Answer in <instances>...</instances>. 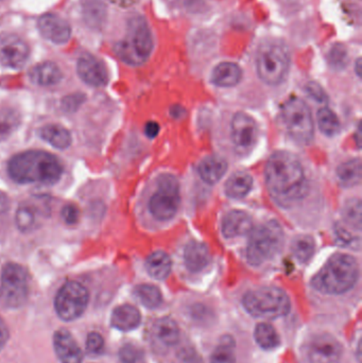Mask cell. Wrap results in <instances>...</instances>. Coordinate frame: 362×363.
Wrapping results in <instances>:
<instances>
[{
	"label": "cell",
	"mask_w": 362,
	"mask_h": 363,
	"mask_svg": "<svg viewBox=\"0 0 362 363\" xmlns=\"http://www.w3.org/2000/svg\"><path fill=\"white\" fill-rule=\"evenodd\" d=\"M253 179L247 172H238L234 174L225 184V194L233 199L246 196L250 192Z\"/></svg>",
	"instance_id": "83f0119b"
},
{
	"label": "cell",
	"mask_w": 362,
	"mask_h": 363,
	"mask_svg": "<svg viewBox=\"0 0 362 363\" xmlns=\"http://www.w3.org/2000/svg\"><path fill=\"white\" fill-rule=\"evenodd\" d=\"M82 96H68V97L65 98V100H64V108H65L66 111H68V112H70V111L77 110V108H78V106H80L81 104H82Z\"/></svg>",
	"instance_id": "ee69618b"
},
{
	"label": "cell",
	"mask_w": 362,
	"mask_h": 363,
	"mask_svg": "<svg viewBox=\"0 0 362 363\" xmlns=\"http://www.w3.org/2000/svg\"><path fill=\"white\" fill-rule=\"evenodd\" d=\"M329 62L333 67L337 69L346 67L348 63V52L342 45H336L329 53Z\"/></svg>",
	"instance_id": "ab89813d"
},
{
	"label": "cell",
	"mask_w": 362,
	"mask_h": 363,
	"mask_svg": "<svg viewBox=\"0 0 362 363\" xmlns=\"http://www.w3.org/2000/svg\"><path fill=\"white\" fill-rule=\"evenodd\" d=\"M266 184L274 202L290 208L308 194V182L301 162L293 153H273L266 165Z\"/></svg>",
	"instance_id": "6da1fadb"
},
{
	"label": "cell",
	"mask_w": 362,
	"mask_h": 363,
	"mask_svg": "<svg viewBox=\"0 0 362 363\" xmlns=\"http://www.w3.org/2000/svg\"><path fill=\"white\" fill-rule=\"evenodd\" d=\"M29 47L16 35L4 36L0 40V63L6 67L21 68L29 57Z\"/></svg>",
	"instance_id": "5bb4252c"
},
{
	"label": "cell",
	"mask_w": 362,
	"mask_h": 363,
	"mask_svg": "<svg viewBox=\"0 0 362 363\" xmlns=\"http://www.w3.org/2000/svg\"><path fill=\"white\" fill-rule=\"evenodd\" d=\"M104 349L103 337L98 333H91L86 339V352L91 356H99Z\"/></svg>",
	"instance_id": "60d3db41"
},
{
	"label": "cell",
	"mask_w": 362,
	"mask_h": 363,
	"mask_svg": "<svg viewBox=\"0 0 362 363\" xmlns=\"http://www.w3.org/2000/svg\"><path fill=\"white\" fill-rule=\"evenodd\" d=\"M152 50V33L146 19L140 15L131 17L127 35L117 43L115 52L128 65L140 66L149 59Z\"/></svg>",
	"instance_id": "277c9868"
},
{
	"label": "cell",
	"mask_w": 362,
	"mask_h": 363,
	"mask_svg": "<svg viewBox=\"0 0 362 363\" xmlns=\"http://www.w3.org/2000/svg\"><path fill=\"white\" fill-rule=\"evenodd\" d=\"M242 72L239 66L231 62H223L213 70L212 81L217 86L232 87L242 80Z\"/></svg>",
	"instance_id": "d4e9b609"
},
{
	"label": "cell",
	"mask_w": 362,
	"mask_h": 363,
	"mask_svg": "<svg viewBox=\"0 0 362 363\" xmlns=\"http://www.w3.org/2000/svg\"><path fill=\"white\" fill-rule=\"evenodd\" d=\"M8 174L19 184L55 185L61 179L63 166L57 157L45 151H26L9 162Z\"/></svg>",
	"instance_id": "7a4b0ae2"
},
{
	"label": "cell",
	"mask_w": 362,
	"mask_h": 363,
	"mask_svg": "<svg viewBox=\"0 0 362 363\" xmlns=\"http://www.w3.org/2000/svg\"><path fill=\"white\" fill-rule=\"evenodd\" d=\"M77 72L81 80L89 86L102 87L108 82L106 66L94 55H82L77 64Z\"/></svg>",
	"instance_id": "9a60e30c"
},
{
	"label": "cell",
	"mask_w": 362,
	"mask_h": 363,
	"mask_svg": "<svg viewBox=\"0 0 362 363\" xmlns=\"http://www.w3.org/2000/svg\"><path fill=\"white\" fill-rule=\"evenodd\" d=\"M55 355L61 363H82L83 352L72 334L59 330L53 336Z\"/></svg>",
	"instance_id": "e0dca14e"
},
{
	"label": "cell",
	"mask_w": 362,
	"mask_h": 363,
	"mask_svg": "<svg viewBox=\"0 0 362 363\" xmlns=\"http://www.w3.org/2000/svg\"><path fill=\"white\" fill-rule=\"evenodd\" d=\"M142 315L132 305H121L113 311L111 325L120 332H131L140 325Z\"/></svg>",
	"instance_id": "ffe728a7"
},
{
	"label": "cell",
	"mask_w": 362,
	"mask_h": 363,
	"mask_svg": "<svg viewBox=\"0 0 362 363\" xmlns=\"http://www.w3.org/2000/svg\"><path fill=\"white\" fill-rule=\"evenodd\" d=\"M338 181L344 187H353L361 182V160H351L337 169Z\"/></svg>",
	"instance_id": "4dcf8cb0"
},
{
	"label": "cell",
	"mask_w": 362,
	"mask_h": 363,
	"mask_svg": "<svg viewBox=\"0 0 362 363\" xmlns=\"http://www.w3.org/2000/svg\"><path fill=\"white\" fill-rule=\"evenodd\" d=\"M184 262L191 272H200L210 262V252L204 243L191 241L184 250Z\"/></svg>",
	"instance_id": "44dd1931"
},
{
	"label": "cell",
	"mask_w": 362,
	"mask_h": 363,
	"mask_svg": "<svg viewBox=\"0 0 362 363\" xmlns=\"http://www.w3.org/2000/svg\"><path fill=\"white\" fill-rule=\"evenodd\" d=\"M40 140L57 150H65L72 142V134L66 128L60 125H47L38 131Z\"/></svg>",
	"instance_id": "603a6c76"
},
{
	"label": "cell",
	"mask_w": 362,
	"mask_h": 363,
	"mask_svg": "<svg viewBox=\"0 0 362 363\" xmlns=\"http://www.w3.org/2000/svg\"><path fill=\"white\" fill-rule=\"evenodd\" d=\"M255 342L265 351H272L280 347L281 339L276 328L269 323L257 324L254 330Z\"/></svg>",
	"instance_id": "f1b7e54d"
},
{
	"label": "cell",
	"mask_w": 362,
	"mask_h": 363,
	"mask_svg": "<svg viewBox=\"0 0 362 363\" xmlns=\"http://www.w3.org/2000/svg\"><path fill=\"white\" fill-rule=\"evenodd\" d=\"M356 70H357V74H358L359 77L361 76V60L359 59L358 61H357L356 64Z\"/></svg>",
	"instance_id": "c3c4849f"
},
{
	"label": "cell",
	"mask_w": 362,
	"mask_h": 363,
	"mask_svg": "<svg viewBox=\"0 0 362 363\" xmlns=\"http://www.w3.org/2000/svg\"><path fill=\"white\" fill-rule=\"evenodd\" d=\"M83 15L85 21L94 28L98 27L103 23L106 17V8L99 0H85L83 6Z\"/></svg>",
	"instance_id": "e575fe53"
},
{
	"label": "cell",
	"mask_w": 362,
	"mask_h": 363,
	"mask_svg": "<svg viewBox=\"0 0 362 363\" xmlns=\"http://www.w3.org/2000/svg\"><path fill=\"white\" fill-rule=\"evenodd\" d=\"M180 185L171 174H162L157 180V190L149 202L151 215L159 221H168L180 207Z\"/></svg>",
	"instance_id": "30bf717a"
},
{
	"label": "cell",
	"mask_w": 362,
	"mask_h": 363,
	"mask_svg": "<svg viewBox=\"0 0 362 363\" xmlns=\"http://www.w3.org/2000/svg\"><path fill=\"white\" fill-rule=\"evenodd\" d=\"M9 339V330L6 324L4 323L2 318L0 317V351L4 349V345L8 342Z\"/></svg>",
	"instance_id": "f6af8a7d"
},
{
	"label": "cell",
	"mask_w": 362,
	"mask_h": 363,
	"mask_svg": "<svg viewBox=\"0 0 362 363\" xmlns=\"http://www.w3.org/2000/svg\"><path fill=\"white\" fill-rule=\"evenodd\" d=\"M19 125V116L12 110L0 111V140L8 138Z\"/></svg>",
	"instance_id": "8d00e7d4"
},
{
	"label": "cell",
	"mask_w": 362,
	"mask_h": 363,
	"mask_svg": "<svg viewBox=\"0 0 362 363\" xmlns=\"http://www.w3.org/2000/svg\"><path fill=\"white\" fill-rule=\"evenodd\" d=\"M9 207H10V199L4 191L0 190V215L6 213Z\"/></svg>",
	"instance_id": "7dc6e473"
},
{
	"label": "cell",
	"mask_w": 362,
	"mask_h": 363,
	"mask_svg": "<svg viewBox=\"0 0 362 363\" xmlns=\"http://www.w3.org/2000/svg\"><path fill=\"white\" fill-rule=\"evenodd\" d=\"M153 335L165 347H174L180 341V328L171 318H161L153 326Z\"/></svg>",
	"instance_id": "cb8c5ba5"
},
{
	"label": "cell",
	"mask_w": 362,
	"mask_h": 363,
	"mask_svg": "<svg viewBox=\"0 0 362 363\" xmlns=\"http://www.w3.org/2000/svg\"><path fill=\"white\" fill-rule=\"evenodd\" d=\"M319 128L327 136H335L339 133L340 121L333 111L327 108H321L318 112Z\"/></svg>",
	"instance_id": "836d02e7"
},
{
	"label": "cell",
	"mask_w": 362,
	"mask_h": 363,
	"mask_svg": "<svg viewBox=\"0 0 362 363\" xmlns=\"http://www.w3.org/2000/svg\"><path fill=\"white\" fill-rule=\"evenodd\" d=\"M291 250L295 257L302 264H305L314 256L315 250H316L314 238L307 235L297 237L293 241Z\"/></svg>",
	"instance_id": "d6a6232c"
},
{
	"label": "cell",
	"mask_w": 362,
	"mask_h": 363,
	"mask_svg": "<svg viewBox=\"0 0 362 363\" xmlns=\"http://www.w3.org/2000/svg\"><path fill=\"white\" fill-rule=\"evenodd\" d=\"M30 79L40 86H53L61 82L63 74L57 64L53 62H44L32 68Z\"/></svg>",
	"instance_id": "7402d4cb"
},
{
	"label": "cell",
	"mask_w": 362,
	"mask_h": 363,
	"mask_svg": "<svg viewBox=\"0 0 362 363\" xmlns=\"http://www.w3.org/2000/svg\"><path fill=\"white\" fill-rule=\"evenodd\" d=\"M44 204H35V202H26L19 205L15 213V222L17 228L23 233H31L38 230L42 223V219L46 216Z\"/></svg>",
	"instance_id": "ac0fdd59"
},
{
	"label": "cell",
	"mask_w": 362,
	"mask_h": 363,
	"mask_svg": "<svg viewBox=\"0 0 362 363\" xmlns=\"http://www.w3.org/2000/svg\"><path fill=\"white\" fill-rule=\"evenodd\" d=\"M38 29L46 40L55 44H65L72 35L69 23L57 14L42 15L38 19Z\"/></svg>",
	"instance_id": "2e32d148"
},
{
	"label": "cell",
	"mask_w": 362,
	"mask_h": 363,
	"mask_svg": "<svg viewBox=\"0 0 362 363\" xmlns=\"http://www.w3.org/2000/svg\"><path fill=\"white\" fill-rule=\"evenodd\" d=\"M134 296L142 306L148 309L159 308L163 302L161 290L155 286L148 285V284L136 286L134 289Z\"/></svg>",
	"instance_id": "f546056e"
},
{
	"label": "cell",
	"mask_w": 362,
	"mask_h": 363,
	"mask_svg": "<svg viewBox=\"0 0 362 363\" xmlns=\"http://www.w3.org/2000/svg\"><path fill=\"white\" fill-rule=\"evenodd\" d=\"M171 266V259H170L169 255L163 251L154 252L147 258V272L157 281H163L169 275Z\"/></svg>",
	"instance_id": "4316f807"
},
{
	"label": "cell",
	"mask_w": 362,
	"mask_h": 363,
	"mask_svg": "<svg viewBox=\"0 0 362 363\" xmlns=\"http://www.w3.org/2000/svg\"><path fill=\"white\" fill-rule=\"evenodd\" d=\"M284 232L278 222L268 221L255 228L247 247V259L251 266H261L280 253Z\"/></svg>",
	"instance_id": "8992f818"
},
{
	"label": "cell",
	"mask_w": 362,
	"mask_h": 363,
	"mask_svg": "<svg viewBox=\"0 0 362 363\" xmlns=\"http://www.w3.org/2000/svg\"><path fill=\"white\" fill-rule=\"evenodd\" d=\"M359 266L353 256L334 255L312 279L315 290L323 294H344L358 281Z\"/></svg>",
	"instance_id": "3957f363"
},
{
	"label": "cell",
	"mask_w": 362,
	"mask_h": 363,
	"mask_svg": "<svg viewBox=\"0 0 362 363\" xmlns=\"http://www.w3.org/2000/svg\"><path fill=\"white\" fill-rule=\"evenodd\" d=\"M29 296V277L23 266L14 262L2 268L0 277V303L8 309H18Z\"/></svg>",
	"instance_id": "ba28073f"
},
{
	"label": "cell",
	"mask_w": 362,
	"mask_h": 363,
	"mask_svg": "<svg viewBox=\"0 0 362 363\" xmlns=\"http://www.w3.org/2000/svg\"><path fill=\"white\" fill-rule=\"evenodd\" d=\"M159 125L155 121H149L145 127V133L149 138H155L159 134Z\"/></svg>",
	"instance_id": "bcb514c9"
},
{
	"label": "cell",
	"mask_w": 362,
	"mask_h": 363,
	"mask_svg": "<svg viewBox=\"0 0 362 363\" xmlns=\"http://www.w3.org/2000/svg\"><path fill=\"white\" fill-rule=\"evenodd\" d=\"M344 221L356 230H361V202L359 199H352L344 204L342 209Z\"/></svg>",
	"instance_id": "d590c367"
},
{
	"label": "cell",
	"mask_w": 362,
	"mask_h": 363,
	"mask_svg": "<svg viewBox=\"0 0 362 363\" xmlns=\"http://www.w3.org/2000/svg\"><path fill=\"white\" fill-rule=\"evenodd\" d=\"M252 230V218L242 211H231L225 216L222 233L227 238L244 236Z\"/></svg>",
	"instance_id": "d6986e66"
},
{
	"label": "cell",
	"mask_w": 362,
	"mask_h": 363,
	"mask_svg": "<svg viewBox=\"0 0 362 363\" xmlns=\"http://www.w3.org/2000/svg\"><path fill=\"white\" fill-rule=\"evenodd\" d=\"M290 57L286 47L270 42L259 48L256 57L259 78L269 85L282 83L288 74Z\"/></svg>",
	"instance_id": "52a82bcc"
},
{
	"label": "cell",
	"mask_w": 362,
	"mask_h": 363,
	"mask_svg": "<svg viewBox=\"0 0 362 363\" xmlns=\"http://www.w3.org/2000/svg\"><path fill=\"white\" fill-rule=\"evenodd\" d=\"M232 140L237 153L247 155L253 150L259 140L256 121L246 113H237L232 121Z\"/></svg>",
	"instance_id": "4fadbf2b"
},
{
	"label": "cell",
	"mask_w": 362,
	"mask_h": 363,
	"mask_svg": "<svg viewBox=\"0 0 362 363\" xmlns=\"http://www.w3.org/2000/svg\"><path fill=\"white\" fill-rule=\"evenodd\" d=\"M120 363H145L144 354L133 345H125L119 352Z\"/></svg>",
	"instance_id": "f35d334b"
},
{
	"label": "cell",
	"mask_w": 362,
	"mask_h": 363,
	"mask_svg": "<svg viewBox=\"0 0 362 363\" xmlns=\"http://www.w3.org/2000/svg\"><path fill=\"white\" fill-rule=\"evenodd\" d=\"M210 363H236L235 340L233 337L223 336L210 356Z\"/></svg>",
	"instance_id": "1f68e13d"
},
{
	"label": "cell",
	"mask_w": 362,
	"mask_h": 363,
	"mask_svg": "<svg viewBox=\"0 0 362 363\" xmlns=\"http://www.w3.org/2000/svg\"><path fill=\"white\" fill-rule=\"evenodd\" d=\"M302 354L307 363H339L344 357V349L333 335L321 333L306 341Z\"/></svg>",
	"instance_id": "7c38bea8"
},
{
	"label": "cell",
	"mask_w": 362,
	"mask_h": 363,
	"mask_svg": "<svg viewBox=\"0 0 362 363\" xmlns=\"http://www.w3.org/2000/svg\"><path fill=\"white\" fill-rule=\"evenodd\" d=\"M335 236L336 242L341 247H354L356 250L361 249V238L351 234L344 226L336 225Z\"/></svg>",
	"instance_id": "74e56055"
},
{
	"label": "cell",
	"mask_w": 362,
	"mask_h": 363,
	"mask_svg": "<svg viewBox=\"0 0 362 363\" xmlns=\"http://www.w3.org/2000/svg\"><path fill=\"white\" fill-rule=\"evenodd\" d=\"M200 178L208 184H215L220 181L227 170L225 160L218 157H208L199 165Z\"/></svg>",
	"instance_id": "484cf974"
},
{
	"label": "cell",
	"mask_w": 362,
	"mask_h": 363,
	"mask_svg": "<svg viewBox=\"0 0 362 363\" xmlns=\"http://www.w3.org/2000/svg\"><path fill=\"white\" fill-rule=\"evenodd\" d=\"M306 93L308 94L310 98H312L315 101L319 102V104H327V94L323 91L322 87L317 84V83H308L307 86H306Z\"/></svg>",
	"instance_id": "7bdbcfd3"
},
{
	"label": "cell",
	"mask_w": 362,
	"mask_h": 363,
	"mask_svg": "<svg viewBox=\"0 0 362 363\" xmlns=\"http://www.w3.org/2000/svg\"><path fill=\"white\" fill-rule=\"evenodd\" d=\"M242 306L257 319L274 320L288 315L291 302L280 288L261 287L247 292L242 298Z\"/></svg>",
	"instance_id": "5b68a950"
},
{
	"label": "cell",
	"mask_w": 362,
	"mask_h": 363,
	"mask_svg": "<svg viewBox=\"0 0 362 363\" xmlns=\"http://www.w3.org/2000/svg\"><path fill=\"white\" fill-rule=\"evenodd\" d=\"M283 121L289 135L300 145H307L314 138V121L303 100L291 98L283 106Z\"/></svg>",
	"instance_id": "9c48e42d"
},
{
	"label": "cell",
	"mask_w": 362,
	"mask_h": 363,
	"mask_svg": "<svg viewBox=\"0 0 362 363\" xmlns=\"http://www.w3.org/2000/svg\"><path fill=\"white\" fill-rule=\"evenodd\" d=\"M62 219L68 225H74L78 223L79 219H80V211H79L78 206L74 204H66L65 206L62 209Z\"/></svg>",
	"instance_id": "b9f144b4"
},
{
	"label": "cell",
	"mask_w": 362,
	"mask_h": 363,
	"mask_svg": "<svg viewBox=\"0 0 362 363\" xmlns=\"http://www.w3.org/2000/svg\"><path fill=\"white\" fill-rule=\"evenodd\" d=\"M89 301V290L85 286L78 281H68L55 296V313L64 321H74L86 311Z\"/></svg>",
	"instance_id": "8fae6325"
}]
</instances>
